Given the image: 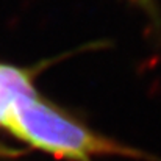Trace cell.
<instances>
[{"mask_svg": "<svg viewBox=\"0 0 161 161\" xmlns=\"http://www.w3.org/2000/svg\"><path fill=\"white\" fill-rule=\"evenodd\" d=\"M133 2H136V3H139V5L146 6V8H149V6H150V0H133Z\"/></svg>", "mask_w": 161, "mask_h": 161, "instance_id": "3957f363", "label": "cell"}, {"mask_svg": "<svg viewBox=\"0 0 161 161\" xmlns=\"http://www.w3.org/2000/svg\"><path fill=\"white\" fill-rule=\"evenodd\" d=\"M33 92L36 91L25 70L0 64V125H3L6 113L20 96Z\"/></svg>", "mask_w": 161, "mask_h": 161, "instance_id": "7a4b0ae2", "label": "cell"}, {"mask_svg": "<svg viewBox=\"0 0 161 161\" xmlns=\"http://www.w3.org/2000/svg\"><path fill=\"white\" fill-rule=\"evenodd\" d=\"M28 146L66 161H94L99 157L144 158L133 147L107 138L63 109L38 97L20 96L5 116L3 125Z\"/></svg>", "mask_w": 161, "mask_h": 161, "instance_id": "6da1fadb", "label": "cell"}]
</instances>
